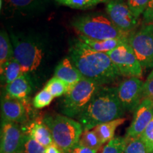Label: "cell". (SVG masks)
Masks as SVG:
<instances>
[{
	"label": "cell",
	"instance_id": "cell-18",
	"mask_svg": "<svg viewBox=\"0 0 153 153\" xmlns=\"http://www.w3.org/2000/svg\"><path fill=\"white\" fill-rule=\"evenodd\" d=\"M27 129V135L33 137L34 140H36L37 142L45 148L55 143L52 134L48 126L43 121L33 122L28 126Z\"/></svg>",
	"mask_w": 153,
	"mask_h": 153
},
{
	"label": "cell",
	"instance_id": "cell-29",
	"mask_svg": "<svg viewBox=\"0 0 153 153\" xmlns=\"http://www.w3.org/2000/svg\"><path fill=\"white\" fill-rule=\"evenodd\" d=\"M149 0H128V5L134 16L138 19L148 8Z\"/></svg>",
	"mask_w": 153,
	"mask_h": 153
},
{
	"label": "cell",
	"instance_id": "cell-26",
	"mask_svg": "<svg viewBox=\"0 0 153 153\" xmlns=\"http://www.w3.org/2000/svg\"><path fill=\"white\" fill-rule=\"evenodd\" d=\"M46 148L40 144L30 135L25 134L23 145L24 153H45Z\"/></svg>",
	"mask_w": 153,
	"mask_h": 153
},
{
	"label": "cell",
	"instance_id": "cell-14",
	"mask_svg": "<svg viewBox=\"0 0 153 153\" xmlns=\"http://www.w3.org/2000/svg\"><path fill=\"white\" fill-rule=\"evenodd\" d=\"M1 119L16 123L27 121L28 115L24 103L4 95L1 99Z\"/></svg>",
	"mask_w": 153,
	"mask_h": 153
},
{
	"label": "cell",
	"instance_id": "cell-22",
	"mask_svg": "<svg viewBox=\"0 0 153 153\" xmlns=\"http://www.w3.org/2000/svg\"><path fill=\"white\" fill-rule=\"evenodd\" d=\"M59 4L75 9H88L109 0H55Z\"/></svg>",
	"mask_w": 153,
	"mask_h": 153
},
{
	"label": "cell",
	"instance_id": "cell-21",
	"mask_svg": "<svg viewBox=\"0 0 153 153\" xmlns=\"http://www.w3.org/2000/svg\"><path fill=\"white\" fill-rule=\"evenodd\" d=\"M0 74L1 82L6 86L19 78L24 74V72L21 65L14 57L10 62L7 63L3 70H0Z\"/></svg>",
	"mask_w": 153,
	"mask_h": 153
},
{
	"label": "cell",
	"instance_id": "cell-11",
	"mask_svg": "<svg viewBox=\"0 0 153 153\" xmlns=\"http://www.w3.org/2000/svg\"><path fill=\"white\" fill-rule=\"evenodd\" d=\"M49 0H3L1 11L8 18L38 15L45 10Z\"/></svg>",
	"mask_w": 153,
	"mask_h": 153
},
{
	"label": "cell",
	"instance_id": "cell-15",
	"mask_svg": "<svg viewBox=\"0 0 153 153\" xmlns=\"http://www.w3.org/2000/svg\"><path fill=\"white\" fill-rule=\"evenodd\" d=\"M33 89L31 76L24 73L14 82L5 86V96L21 101L25 104Z\"/></svg>",
	"mask_w": 153,
	"mask_h": 153
},
{
	"label": "cell",
	"instance_id": "cell-5",
	"mask_svg": "<svg viewBox=\"0 0 153 153\" xmlns=\"http://www.w3.org/2000/svg\"><path fill=\"white\" fill-rule=\"evenodd\" d=\"M43 122L52 134L55 144L63 152L77 145L84 131L79 122L64 115L46 116Z\"/></svg>",
	"mask_w": 153,
	"mask_h": 153
},
{
	"label": "cell",
	"instance_id": "cell-27",
	"mask_svg": "<svg viewBox=\"0 0 153 153\" xmlns=\"http://www.w3.org/2000/svg\"><path fill=\"white\" fill-rule=\"evenodd\" d=\"M126 140L127 144L124 153H150L140 137Z\"/></svg>",
	"mask_w": 153,
	"mask_h": 153
},
{
	"label": "cell",
	"instance_id": "cell-25",
	"mask_svg": "<svg viewBox=\"0 0 153 153\" xmlns=\"http://www.w3.org/2000/svg\"><path fill=\"white\" fill-rule=\"evenodd\" d=\"M127 144L126 137H116L104 147L101 153H124Z\"/></svg>",
	"mask_w": 153,
	"mask_h": 153
},
{
	"label": "cell",
	"instance_id": "cell-36",
	"mask_svg": "<svg viewBox=\"0 0 153 153\" xmlns=\"http://www.w3.org/2000/svg\"></svg>",
	"mask_w": 153,
	"mask_h": 153
},
{
	"label": "cell",
	"instance_id": "cell-34",
	"mask_svg": "<svg viewBox=\"0 0 153 153\" xmlns=\"http://www.w3.org/2000/svg\"><path fill=\"white\" fill-rule=\"evenodd\" d=\"M145 24H153V11H145L143 14Z\"/></svg>",
	"mask_w": 153,
	"mask_h": 153
},
{
	"label": "cell",
	"instance_id": "cell-31",
	"mask_svg": "<svg viewBox=\"0 0 153 153\" xmlns=\"http://www.w3.org/2000/svg\"><path fill=\"white\" fill-rule=\"evenodd\" d=\"M144 98H149L153 100V69L144 82L143 99Z\"/></svg>",
	"mask_w": 153,
	"mask_h": 153
},
{
	"label": "cell",
	"instance_id": "cell-37",
	"mask_svg": "<svg viewBox=\"0 0 153 153\" xmlns=\"http://www.w3.org/2000/svg\"><path fill=\"white\" fill-rule=\"evenodd\" d=\"M19 153H24V152H19Z\"/></svg>",
	"mask_w": 153,
	"mask_h": 153
},
{
	"label": "cell",
	"instance_id": "cell-17",
	"mask_svg": "<svg viewBox=\"0 0 153 153\" xmlns=\"http://www.w3.org/2000/svg\"><path fill=\"white\" fill-rule=\"evenodd\" d=\"M79 39L94 51L97 52L106 53L113 50L117 48L123 44L128 43V39H107V40H94L87 38L82 35H79Z\"/></svg>",
	"mask_w": 153,
	"mask_h": 153
},
{
	"label": "cell",
	"instance_id": "cell-2",
	"mask_svg": "<svg viewBox=\"0 0 153 153\" xmlns=\"http://www.w3.org/2000/svg\"><path fill=\"white\" fill-rule=\"evenodd\" d=\"M126 110L118 97L116 87L101 86L77 120L84 131L99 124L123 118Z\"/></svg>",
	"mask_w": 153,
	"mask_h": 153
},
{
	"label": "cell",
	"instance_id": "cell-24",
	"mask_svg": "<svg viewBox=\"0 0 153 153\" xmlns=\"http://www.w3.org/2000/svg\"><path fill=\"white\" fill-rule=\"evenodd\" d=\"M79 142L85 145L86 147L97 151H99L103 145L99 136L94 129L83 131Z\"/></svg>",
	"mask_w": 153,
	"mask_h": 153
},
{
	"label": "cell",
	"instance_id": "cell-6",
	"mask_svg": "<svg viewBox=\"0 0 153 153\" xmlns=\"http://www.w3.org/2000/svg\"><path fill=\"white\" fill-rule=\"evenodd\" d=\"M101 86L97 82L83 78L65 95L60 106L62 114L72 118H77Z\"/></svg>",
	"mask_w": 153,
	"mask_h": 153
},
{
	"label": "cell",
	"instance_id": "cell-33",
	"mask_svg": "<svg viewBox=\"0 0 153 153\" xmlns=\"http://www.w3.org/2000/svg\"><path fill=\"white\" fill-rule=\"evenodd\" d=\"M45 153H65V152L54 143V144L47 147L46 149H45Z\"/></svg>",
	"mask_w": 153,
	"mask_h": 153
},
{
	"label": "cell",
	"instance_id": "cell-8",
	"mask_svg": "<svg viewBox=\"0 0 153 153\" xmlns=\"http://www.w3.org/2000/svg\"><path fill=\"white\" fill-rule=\"evenodd\" d=\"M121 76L140 78L143 68L128 43L106 53Z\"/></svg>",
	"mask_w": 153,
	"mask_h": 153
},
{
	"label": "cell",
	"instance_id": "cell-10",
	"mask_svg": "<svg viewBox=\"0 0 153 153\" xmlns=\"http://www.w3.org/2000/svg\"><path fill=\"white\" fill-rule=\"evenodd\" d=\"M144 82L140 78L129 77L116 87L118 97L126 111L134 112L143 99Z\"/></svg>",
	"mask_w": 153,
	"mask_h": 153
},
{
	"label": "cell",
	"instance_id": "cell-19",
	"mask_svg": "<svg viewBox=\"0 0 153 153\" xmlns=\"http://www.w3.org/2000/svg\"><path fill=\"white\" fill-rule=\"evenodd\" d=\"M125 121L126 118H118L111 121L99 124L93 129L97 133L102 144H107L114 138L115 131L117 128L122 125Z\"/></svg>",
	"mask_w": 153,
	"mask_h": 153
},
{
	"label": "cell",
	"instance_id": "cell-23",
	"mask_svg": "<svg viewBox=\"0 0 153 153\" xmlns=\"http://www.w3.org/2000/svg\"><path fill=\"white\" fill-rule=\"evenodd\" d=\"M44 88L47 89L54 98L65 95L70 89V87L65 82L56 76H53V78H51L47 82Z\"/></svg>",
	"mask_w": 153,
	"mask_h": 153
},
{
	"label": "cell",
	"instance_id": "cell-20",
	"mask_svg": "<svg viewBox=\"0 0 153 153\" xmlns=\"http://www.w3.org/2000/svg\"><path fill=\"white\" fill-rule=\"evenodd\" d=\"M14 48L10 36L4 29L0 32V70L14 58Z\"/></svg>",
	"mask_w": 153,
	"mask_h": 153
},
{
	"label": "cell",
	"instance_id": "cell-3",
	"mask_svg": "<svg viewBox=\"0 0 153 153\" xmlns=\"http://www.w3.org/2000/svg\"><path fill=\"white\" fill-rule=\"evenodd\" d=\"M14 58L18 61L25 74H35L43 66L47 54V44L35 33H10Z\"/></svg>",
	"mask_w": 153,
	"mask_h": 153
},
{
	"label": "cell",
	"instance_id": "cell-4",
	"mask_svg": "<svg viewBox=\"0 0 153 153\" xmlns=\"http://www.w3.org/2000/svg\"><path fill=\"white\" fill-rule=\"evenodd\" d=\"M71 25L85 37L94 40L128 39L131 34L122 31L113 24L107 14L94 12L76 16Z\"/></svg>",
	"mask_w": 153,
	"mask_h": 153
},
{
	"label": "cell",
	"instance_id": "cell-1",
	"mask_svg": "<svg viewBox=\"0 0 153 153\" xmlns=\"http://www.w3.org/2000/svg\"><path fill=\"white\" fill-rule=\"evenodd\" d=\"M69 55L84 78L101 86L110 85L121 76L106 53L94 51L79 38L70 44Z\"/></svg>",
	"mask_w": 153,
	"mask_h": 153
},
{
	"label": "cell",
	"instance_id": "cell-12",
	"mask_svg": "<svg viewBox=\"0 0 153 153\" xmlns=\"http://www.w3.org/2000/svg\"><path fill=\"white\" fill-rule=\"evenodd\" d=\"M24 135L19 123L1 119L0 153L23 152Z\"/></svg>",
	"mask_w": 153,
	"mask_h": 153
},
{
	"label": "cell",
	"instance_id": "cell-28",
	"mask_svg": "<svg viewBox=\"0 0 153 153\" xmlns=\"http://www.w3.org/2000/svg\"><path fill=\"white\" fill-rule=\"evenodd\" d=\"M54 97L45 88L38 92L33 99V106L37 109L45 108L51 104Z\"/></svg>",
	"mask_w": 153,
	"mask_h": 153
},
{
	"label": "cell",
	"instance_id": "cell-32",
	"mask_svg": "<svg viewBox=\"0 0 153 153\" xmlns=\"http://www.w3.org/2000/svg\"><path fill=\"white\" fill-rule=\"evenodd\" d=\"M99 151L93 150L88 147H86L85 145L82 144L79 142L77 145H76L74 148H72L70 150H69L67 152H64L65 153H98Z\"/></svg>",
	"mask_w": 153,
	"mask_h": 153
},
{
	"label": "cell",
	"instance_id": "cell-35",
	"mask_svg": "<svg viewBox=\"0 0 153 153\" xmlns=\"http://www.w3.org/2000/svg\"><path fill=\"white\" fill-rule=\"evenodd\" d=\"M145 11H153V0H149L148 8Z\"/></svg>",
	"mask_w": 153,
	"mask_h": 153
},
{
	"label": "cell",
	"instance_id": "cell-30",
	"mask_svg": "<svg viewBox=\"0 0 153 153\" xmlns=\"http://www.w3.org/2000/svg\"><path fill=\"white\" fill-rule=\"evenodd\" d=\"M150 153H153V118L140 136Z\"/></svg>",
	"mask_w": 153,
	"mask_h": 153
},
{
	"label": "cell",
	"instance_id": "cell-16",
	"mask_svg": "<svg viewBox=\"0 0 153 153\" xmlns=\"http://www.w3.org/2000/svg\"><path fill=\"white\" fill-rule=\"evenodd\" d=\"M54 76H56L65 82L70 89L84 78L70 57L62 59L57 64L55 69Z\"/></svg>",
	"mask_w": 153,
	"mask_h": 153
},
{
	"label": "cell",
	"instance_id": "cell-7",
	"mask_svg": "<svg viewBox=\"0 0 153 153\" xmlns=\"http://www.w3.org/2000/svg\"><path fill=\"white\" fill-rule=\"evenodd\" d=\"M128 43L143 69H153V24H145L132 33Z\"/></svg>",
	"mask_w": 153,
	"mask_h": 153
},
{
	"label": "cell",
	"instance_id": "cell-9",
	"mask_svg": "<svg viewBox=\"0 0 153 153\" xmlns=\"http://www.w3.org/2000/svg\"><path fill=\"white\" fill-rule=\"evenodd\" d=\"M106 11L113 24L122 31L131 33L137 25V19L123 0H109Z\"/></svg>",
	"mask_w": 153,
	"mask_h": 153
},
{
	"label": "cell",
	"instance_id": "cell-13",
	"mask_svg": "<svg viewBox=\"0 0 153 153\" xmlns=\"http://www.w3.org/2000/svg\"><path fill=\"white\" fill-rule=\"evenodd\" d=\"M152 118L153 100L144 98L134 111L133 120L126 132V138L132 139L140 137Z\"/></svg>",
	"mask_w": 153,
	"mask_h": 153
}]
</instances>
